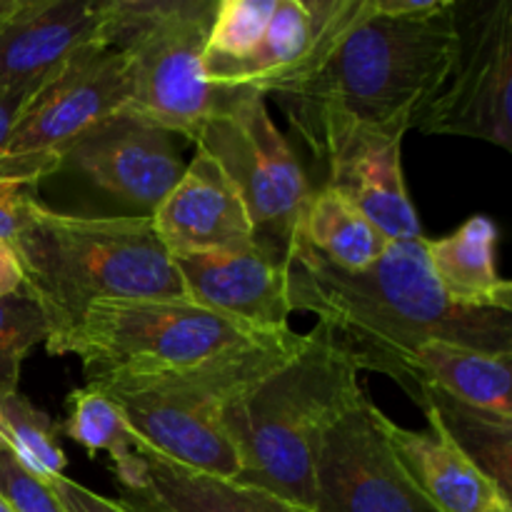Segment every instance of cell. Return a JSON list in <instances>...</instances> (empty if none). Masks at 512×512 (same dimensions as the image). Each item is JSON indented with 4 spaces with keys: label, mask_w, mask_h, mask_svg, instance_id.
<instances>
[{
    "label": "cell",
    "mask_w": 512,
    "mask_h": 512,
    "mask_svg": "<svg viewBox=\"0 0 512 512\" xmlns=\"http://www.w3.org/2000/svg\"><path fill=\"white\" fill-rule=\"evenodd\" d=\"M455 53V0H320L308 58L270 95L328 163L360 135L405 138Z\"/></svg>",
    "instance_id": "obj_1"
},
{
    "label": "cell",
    "mask_w": 512,
    "mask_h": 512,
    "mask_svg": "<svg viewBox=\"0 0 512 512\" xmlns=\"http://www.w3.org/2000/svg\"><path fill=\"white\" fill-rule=\"evenodd\" d=\"M288 298L293 310L318 315L358 373H383L403 390L415 350L430 340L512 355V313L455 305L435 280L425 238L390 243L358 273L335 268L295 238Z\"/></svg>",
    "instance_id": "obj_2"
},
{
    "label": "cell",
    "mask_w": 512,
    "mask_h": 512,
    "mask_svg": "<svg viewBox=\"0 0 512 512\" xmlns=\"http://www.w3.org/2000/svg\"><path fill=\"white\" fill-rule=\"evenodd\" d=\"M13 250L23 288L48 320V338L73 328L98 303L188 298L148 218L58 213L38 203Z\"/></svg>",
    "instance_id": "obj_3"
},
{
    "label": "cell",
    "mask_w": 512,
    "mask_h": 512,
    "mask_svg": "<svg viewBox=\"0 0 512 512\" xmlns=\"http://www.w3.org/2000/svg\"><path fill=\"white\" fill-rule=\"evenodd\" d=\"M360 390L358 370L315 323L283 365L225 410V433L240 460L235 480L313 512L320 438Z\"/></svg>",
    "instance_id": "obj_4"
},
{
    "label": "cell",
    "mask_w": 512,
    "mask_h": 512,
    "mask_svg": "<svg viewBox=\"0 0 512 512\" xmlns=\"http://www.w3.org/2000/svg\"><path fill=\"white\" fill-rule=\"evenodd\" d=\"M303 343L288 333L213 355L203 363L148 375H120L90 388L108 395L135 438L198 473L235 480L240 460L225 433V410L268 378Z\"/></svg>",
    "instance_id": "obj_5"
},
{
    "label": "cell",
    "mask_w": 512,
    "mask_h": 512,
    "mask_svg": "<svg viewBox=\"0 0 512 512\" xmlns=\"http://www.w3.org/2000/svg\"><path fill=\"white\" fill-rule=\"evenodd\" d=\"M218 0H113L105 43L125 60V113L193 140L228 88L205 78L203 55Z\"/></svg>",
    "instance_id": "obj_6"
},
{
    "label": "cell",
    "mask_w": 512,
    "mask_h": 512,
    "mask_svg": "<svg viewBox=\"0 0 512 512\" xmlns=\"http://www.w3.org/2000/svg\"><path fill=\"white\" fill-rule=\"evenodd\" d=\"M263 338L273 335L190 298H150L93 305L73 328L45 340V348L50 355H78L90 385L185 368Z\"/></svg>",
    "instance_id": "obj_7"
},
{
    "label": "cell",
    "mask_w": 512,
    "mask_h": 512,
    "mask_svg": "<svg viewBox=\"0 0 512 512\" xmlns=\"http://www.w3.org/2000/svg\"><path fill=\"white\" fill-rule=\"evenodd\" d=\"M265 98L253 88H228L193 143L220 165L238 193L253 225V248L288 265L313 185L270 118Z\"/></svg>",
    "instance_id": "obj_8"
},
{
    "label": "cell",
    "mask_w": 512,
    "mask_h": 512,
    "mask_svg": "<svg viewBox=\"0 0 512 512\" xmlns=\"http://www.w3.org/2000/svg\"><path fill=\"white\" fill-rule=\"evenodd\" d=\"M128 103L130 78L123 55L108 43L85 48L28 100L0 150V180L38 188L53 178L60 155L85 130Z\"/></svg>",
    "instance_id": "obj_9"
},
{
    "label": "cell",
    "mask_w": 512,
    "mask_h": 512,
    "mask_svg": "<svg viewBox=\"0 0 512 512\" xmlns=\"http://www.w3.org/2000/svg\"><path fill=\"white\" fill-rule=\"evenodd\" d=\"M458 53L413 128L512 150V0H455Z\"/></svg>",
    "instance_id": "obj_10"
},
{
    "label": "cell",
    "mask_w": 512,
    "mask_h": 512,
    "mask_svg": "<svg viewBox=\"0 0 512 512\" xmlns=\"http://www.w3.org/2000/svg\"><path fill=\"white\" fill-rule=\"evenodd\" d=\"M385 413L360 390L320 438L313 512H438L395 455Z\"/></svg>",
    "instance_id": "obj_11"
},
{
    "label": "cell",
    "mask_w": 512,
    "mask_h": 512,
    "mask_svg": "<svg viewBox=\"0 0 512 512\" xmlns=\"http://www.w3.org/2000/svg\"><path fill=\"white\" fill-rule=\"evenodd\" d=\"M175 135L135 115L120 113L85 130L63 155L58 173H70L115 205L118 218H153L185 173Z\"/></svg>",
    "instance_id": "obj_12"
},
{
    "label": "cell",
    "mask_w": 512,
    "mask_h": 512,
    "mask_svg": "<svg viewBox=\"0 0 512 512\" xmlns=\"http://www.w3.org/2000/svg\"><path fill=\"white\" fill-rule=\"evenodd\" d=\"M113 0H13L0 20V88L35 93L70 60L105 43Z\"/></svg>",
    "instance_id": "obj_13"
},
{
    "label": "cell",
    "mask_w": 512,
    "mask_h": 512,
    "mask_svg": "<svg viewBox=\"0 0 512 512\" xmlns=\"http://www.w3.org/2000/svg\"><path fill=\"white\" fill-rule=\"evenodd\" d=\"M185 295L203 308L240 320L260 333H288L293 313L288 298V265L260 250L173 255Z\"/></svg>",
    "instance_id": "obj_14"
},
{
    "label": "cell",
    "mask_w": 512,
    "mask_h": 512,
    "mask_svg": "<svg viewBox=\"0 0 512 512\" xmlns=\"http://www.w3.org/2000/svg\"><path fill=\"white\" fill-rule=\"evenodd\" d=\"M153 228L170 255L238 253L253 248V225L220 165L198 150L165 195Z\"/></svg>",
    "instance_id": "obj_15"
},
{
    "label": "cell",
    "mask_w": 512,
    "mask_h": 512,
    "mask_svg": "<svg viewBox=\"0 0 512 512\" xmlns=\"http://www.w3.org/2000/svg\"><path fill=\"white\" fill-rule=\"evenodd\" d=\"M403 138L360 135L328 160V183L350 200L390 243L423 240L418 213L405 190Z\"/></svg>",
    "instance_id": "obj_16"
},
{
    "label": "cell",
    "mask_w": 512,
    "mask_h": 512,
    "mask_svg": "<svg viewBox=\"0 0 512 512\" xmlns=\"http://www.w3.org/2000/svg\"><path fill=\"white\" fill-rule=\"evenodd\" d=\"M428 428L410 430L385 415L383 428L405 473L438 512H512L510 500L470 463L430 415Z\"/></svg>",
    "instance_id": "obj_17"
},
{
    "label": "cell",
    "mask_w": 512,
    "mask_h": 512,
    "mask_svg": "<svg viewBox=\"0 0 512 512\" xmlns=\"http://www.w3.org/2000/svg\"><path fill=\"white\" fill-rule=\"evenodd\" d=\"M135 450L143 458V485L123 490L120 500L135 512H310L253 485L185 468L140 440Z\"/></svg>",
    "instance_id": "obj_18"
},
{
    "label": "cell",
    "mask_w": 512,
    "mask_h": 512,
    "mask_svg": "<svg viewBox=\"0 0 512 512\" xmlns=\"http://www.w3.org/2000/svg\"><path fill=\"white\" fill-rule=\"evenodd\" d=\"M435 280L460 308L512 313V285L498 273V225L473 215L455 233L425 238Z\"/></svg>",
    "instance_id": "obj_19"
},
{
    "label": "cell",
    "mask_w": 512,
    "mask_h": 512,
    "mask_svg": "<svg viewBox=\"0 0 512 512\" xmlns=\"http://www.w3.org/2000/svg\"><path fill=\"white\" fill-rule=\"evenodd\" d=\"M425 385L473 408L512 418V355L430 340L415 350L405 393Z\"/></svg>",
    "instance_id": "obj_20"
},
{
    "label": "cell",
    "mask_w": 512,
    "mask_h": 512,
    "mask_svg": "<svg viewBox=\"0 0 512 512\" xmlns=\"http://www.w3.org/2000/svg\"><path fill=\"white\" fill-rule=\"evenodd\" d=\"M320 30V0H278L258 48L225 70L213 85L253 88L270 95L313 48Z\"/></svg>",
    "instance_id": "obj_21"
},
{
    "label": "cell",
    "mask_w": 512,
    "mask_h": 512,
    "mask_svg": "<svg viewBox=\"0 0 512 512\" xmlns=\"http://www.w3.org/2000/svg\"><path fill=\"white\" fill-rule=\"evenodd\" d=\"M408 395L425 415L438 420L440 428L463 450L465 458L500 490L505 500H510L512 418L473 408L425 385H415Z\"/></svg>",
    "instance_id": "obj_22"
},
{
    "label": "cell",
    "mask_w": 512,
    "mask_h": 512,
    "mask_svg": "<svg viewBox=\"0 0 512 512\" xmlns=\"http://www.w3.org/2000/svg\"><path fill=\"white\" fill-rule=\"evenodd\" d=\"M295 238L303 240L315 255L348 273L378 263L390 240L330 185L313 188Z\"/></svg>",
    "instance_id": "obj_23"
},
{
    "label": "cell",
    "mask_w": 512,
    "mask_h": 512,
    "mask_svg": "<svg viewBox=\"0 0 512 512\" xmlns=\"http://www.w3.org/2000/svg\"><path fill=\"white\" fill-rule=\"evenodd\" d=\"M63 433L88 450V455L108 453L120 490H138L143 485V458L135 450L138 438L128 428L118 405L98 388L85 385L68 395Z\"/></svg>",
    "instance_id": "obj_24"
},
{
    "label": "cell",
    "mask_w": 512,
    "mask_h": 512,
    "mask_svg": "<svg viewBox=\"0 0 512 512\" xmlns=\"http://www.w3.org/2000/svg\"><path fill=\"white\" fill-rule=\"evenodd\" d=\"M0 438L25 468L45 480L63 475L68 465L60 428L20 393L0 395Z\"/></svg>",
    "instance_id": "obj_25"
},
{
    "label": "cell",
    "mask_w": 512,
    "mask_h": 512,
    "mask_svg": "<svg viewBox=\"0 0 512 512\" xmlns=\"http://www.w3.org/2000/svg\"><path fill=\"white\" fill-rule=\"evenodd\" d=\"M50 335L38 300L25 288L0 298V395L18 393L23 360Z\"/></svg>",
    "instance_id": "obj_26"
},
{
    "label": "cell",
    "mask_w": 512,
    "mask_h": 512,
    "mask_svg": "<svg viewBox=\"0 0 512 512\" xmlns=\"http://www.w3.org/2000/svg\"><path fill=\"white\" fill-rule=\"evenodd\" d=\"M0 498L15 512H65L45 478L25 468L0 438Z\"/></svg>",
    "instance_id": "obj_27"
},
{
    "label": "cell",
    "mask_w": 512,
    "mask_h": 512,
    "mask_svg": "<svg viewBox=\"0 0 512 512\" xmlns=\"http://www.w3.org/2000/svg\"><path fill=\"white\" fill-rule=\"evenodd\" d=\"M38 203L40 200L33 185L0 180V240H5L13 248L15 240L28 228Z\"/></svg>",
    "instance_id": "obj_28"
},
{
    "label": "cell",
    "mask_w": 512,
    "mask_h": 512,
    "mask_svg": "<svg viewBox=\"0 0 512 512\" xmlns=\"http://www.w3.org/2000/svg\"><path fill=\"white\" fill-rule=\"evenodd\" d=\"M48 483L65 512H135L125 503H120V500L103 498V495L93 493V490L65 478V475H58V478L48 480Z\"/></svg>",
    "instance_id": "obj_29"
},
{
    "label": "cell",
    "mask_w": 512,
    "mask_h": 512,
    "mask_svg": "<svg viewBox=\"0 0 512 512\" xmlns=\"http://www.w3.org/2000/svg\"><path fill=\"white\" fill-rule=\"evenodd\" d=\"M20 288H23V268L18 255L5 240H0V298Z\"/></svg>",
    "instance_id": "obj_30"
},
{
    "label": "cell",
    "mask_w": 512,
    "mask_h": 512,
    "mask_svg": "<svg viewBox=\"0 0 512 512\" xmlns=\"http://www.w3.org/2000/svg\"><path fill=\"white\" fill-rule=\"evenodd\" d=\"M10 3H13V0H0V20H3V15H5V13H8Z\"/></svg>",
    "instance_id": "obj_31"
},
{
    "label": "cell",
    "mask_w": 512,
    "mask_h": 512,
    "mask_svg": "<svg viewBox=\"0 0 512 512\" xmlns=\"http://www.w3.org/2000/svg\"><path fill=\"white\" fill-rule=\"evenodd\" d=\"M0 512H15L13 508H10V505L8 503H5V500L3 498H0Z\"/></svg>",
    "instance_id": "obj_32"
}]
</instances>
